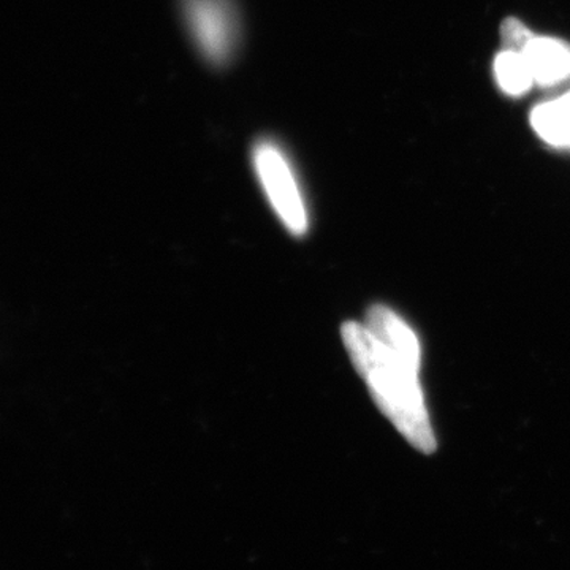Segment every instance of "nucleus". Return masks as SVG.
<instances>
[{
	"instance_id": "obj_1",
	"label": "nucleus",
	"mask_w": 570,
	"mask_h": 570,
	"mask_svg": "<svg viewBox=\"0 0 570 570\" xmlns=\"http://www.w3.org/2000/svg\"><path fill=\"white\" fill-rule=\"evenodd\" d=\"M341 336L356 373L365 381L382 414L412 448L426 455L433 453L438 442L420 387V370L404 362L358 322H346Z\"/></svg>"
},
{
	"instance_id": "obj_2",
	"label": "nucleus",
	"mask_w": 570,
	"mask_h": 570,
	"mask_svg": "<svg viewBox=\"0 0 570 570\" xmlns=\"http://www.w3.org/2000/svg\"><path fill=\"white\" fill-rule=\"evenodd\" d=\"M184 28L195 50L214 69H225L238 58L243 21L236 0H179Z\"/></svg>"
},
{
	"instance_id": "obj_3",
	"label": "nucleus",
	"mask_w": 570,
	"mask_h": 570,
	"mask_svg": "<svg viewBox=\"0 0 570 570\" xmlns=\"http://www.w3.org/2000/svg\"><path fill=\"white\" fill-rule=\"evenodd\" d=\"M253 165L269 205L292 235L307 230V209L291 156L276 138H258L253 146Z\"/></svg>"
},
{
	"instance_id": "obj_4",
	"label": "nucleus",
	"mask_w": 570,
	"mask_h": 570,
	"mask_svg": "<svg viewBox=\"0 0 570 570\" xmlns=\"http://www.w3.org/2000/svg\"><path fill=\"white\" fill-rule=\"evenodd\" d=\"M365 325L379 341L392 348L404 362L420 370L422 347H420L419 337L395 311L384 305L370 307Z\"/></svg>"
},
{
	"instance_id": "obj_5",
	"label": "nucleus",
	"mask_w": 570,
	"mask_h": 570,
	"mask_svg": "<svg viewBox=\"0 0 570 570\" xmlns=\"http://www.w3.org/2000/svg\"><path fill=\"white\" fill-rule=\"evenodd\" d=\"M535 85H561L570 78V43L554 37L534 36L523 51Z\"/></svg>"
},
{
	"instance_id": "obj_6",
	"label": "nucleus",
	"mask_w": 570,
	"mask_h": 570,
	"mask_svg": "<svg viewBox=\"0 0 570 570\" xmlns=\"http://www.w3.org/2000/svg\"><path fill=\"white\" fill-rule=\"evenodd\" d=\"M531 126L543 141L554 148H570V91L538 105L531 111Z\"/></svg>"
},
{
	"instance_id": "obj_7",
	"label": "nucleus",
	"mask_w": 570,
	"mask_h": 570,
	"mask_svg": "<svg viewBox=\"0 0 570 570\" xmlns=\"http://www.w3.org/2000/svg\"><path fill=\"white\" fill-rule=\"evenodd\" d=\"M494 77L508 96L519 97L535 85L530 63L523 52L502 50L494 59Z\"/></svg>"
},
{
	"instance_id": "obj_8",
	"label": "nucleus",
	"mask_w": 570,
	"mask_h": 570,
	"mask_svg": "<svg viewBox=\"0 0 570 570\" xmlns=\"http://www.w3.org/2000/svg\"><path fill=\"white\" fill-rule=\"evenodd\" d=\"M534 36L527 24L517 18H508L501 26L502 50L523 52Z\"/></svg>"
}]
</instances>
